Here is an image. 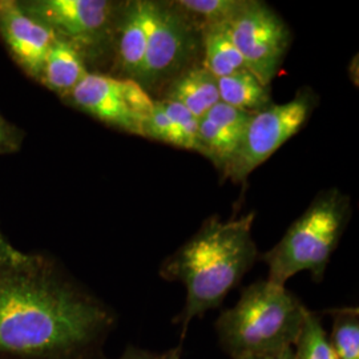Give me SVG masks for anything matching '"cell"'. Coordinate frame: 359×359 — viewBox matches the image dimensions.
I'll return each mask as SVG.
<instances>
[{
  "mask_svg": "<svg viewBox=\"0 0 359 359\" xmlns=\"http://www.w3.org/2000/svg\"><path fill=\"white\" fill-rule=\"evenodd\" d=\"M117 316L41 255L0 266V359H108Z\"/></svg>",
  "mask_w": 359,
  "mask_h": 359,
  "instance_id": "6da1fadb",
  "label": "cell"
},
{
  "mask_svg": "<svg viewBox=\"0 0 359 359\" xmlns=\"http://www.w3.org/2000/svg\"><path fill=\"white\" fill-rule=\"evenodd\" d=\"M253 221L255 212L226 221L208 218L193 237L163 261L161 278L181 283L187 289L185 305L173 320L181 326V342L191 322L219 308L256 264Z\"/></svg>",
  "mask_w": 359,
  "mask_h": 359,
  "instance_id": "7a4b0ae2",
  "label": "cell"
},
{
  "mask_svg": "<svg viewBox=\"0 0 359 359\" xmlns=\"http://www.w3.org/2000/svg\"><path fill=\"white\" fill-rule=\"evenodd\" d=\"M308 308L285 286L259 280L215 323L218 342L231 359L255 358L293 348Z\"/></svg>",
  "mask_w": 359,
  "mask_h": 359,
  "instance_id": "3957f363",
  "label": "cell"
},
{
  "mask_svg": "<svg viewBox=\"0 0 359 359\" xmlns=\"http://www.w3.org/2000/svg\"><path fill=\"white\" fill-rule=\"evenodd\" d=\"M350 216L348 196L338 189L320 193L283 238L261 257L269 269L268 281L285 286L295 274L310 271L313 280L321 283Z\"/></svg>",
  "mask_w": 359,
  "mask_h": 359,
  "instance_id": "277c9868",
  "label": "cell"
},
{
  "mask_svg": "<svg viewBox=\"0 0 359 359\" xmlns=\"http://www.w3.org/2000/svg\"><path fill=\"white\" fill-rule=\"evenodd\" d=\"M316 104L317 99L313 90H299L290 102L271 104L253 114L238 151L222 172L224 177L231 179L234 184L245 182L255 169L269 160L305 126Z\"/></svg>",
  "mask_w": 359,
  "mask_h": 359,
  "instance_id": "5b68a950",
  "label": "cell"
},
{
  "mask_svg": "<svg viewBox=\"0 0 359 359\" xmlns=\"http://www.w3.org/2000/svg\"><path fill=\"white\" fill-rule=\"evenodd\" d=\"M201 44V32L173 1H152L149 38L139 84L144 90L169 83L187 68Z\"/></svg>",
  "mask_w": 359,
  "mask_h": 359,
  "instance_id": "8992f818",
  "label": "cell"
},
{
  "mask_svg": "<svg viewBox=\"0 0 359 359\" xmlns=\"http://www.w3.org/2000/svg\"><path fill=\"white\" fill-rule=\"evenodd\" d=\"M67 100L105 124L137 136H144V124L154 104L133 80L90 72Z\"/></svg>",
  "mask_w": 359,
  "mask_h": 359,
  "instance_id": "52a82bcc",
  "label": "cell"
},
{
  "mask_svg": "<svg viewBox=\"0 0 359 359\" xmlns=\"http://www.w3.org/2000/svg\"><path fill=\"white\" fill-rule=\"evenodd\" d=\"M229 29L246 69L270 87L292 40L290 29L283 18L268 4L248 0L229 23Z\"/></svg>",
  "mask_w": 359,
  "mask_h": 359,
  "instance_id": "ba28073f",
  "label": "cell"
},
{
  "mask_svg": "<svg viewBox=\"0 0 359 359\" xmlns=\"http://www.w3.org/2000/svg\"><path fill=\"white\" fill-rule=\"evenodd\" d=\"M20 4L80 53L83 47H92L109 35L121 10L120 4L107 0H35Z\"/></svg>",
  "mask_w": 359,
  "mask_h": 359,
  "instance_id": "9c48e42d",
  "label": "cell"
},
{
  "mask_svg": "<svg viewBox=\"0 0 359 359\" xmlns=\"http://www.w3.org/2000/svg\"><path fill=\"white\" fill-rule=\"evenodd\" d=\"M0 35L16 63L28 76L39 80L56 34L27 13L19 1L0 0Z\"/></svg>",
  "mask_w": 359,
  "mask_h": 359,
  "instance_id": "30bf717a",
  "label": "cell"
},
{
  "mask_svg": "<svg viewBox=\"0 0 359 359\" xmlns=\"http://www.w3.org/2000/svg\"><path fill=\"white\" fill-rule=\"evenodd\" d=\"M152 0H135L121 6L116 23V59L124 79L139 83L149 38Z\"/></svg>",
  "mask_w": 359,
  "mask_h": 359,
  "instance_id": "8fae6325",
  "label": "cell"
},
{
  "mask_svg": "<svg viewBox=\"0 0 359 359\" xmlns=\"http://www.w3.org/2000/svg\"><path fill=\"white\" fill-rule=\"evenodd\" d=\"M164 99L203 118L219 102L217 77L205 65H193L168 83Z\"/></svg>",
  "mask_w": 359,
  "mask_h": 359,
  "instance_id": "7c38bea8",
  "label": "cell"
},
{
  "mask_svg": "<svg viewBox=\"0 0 359 359\" xmlns=\"http://www.w3.org/2000/svg\"><path fill=\"white\" fill-rule=\"evenodd\" d=\"M87 74L80 51L71 43L57 38L47 53L39 81L60 97L68 99Z\"/></svg>",
  "mask_w": 359,
  "mask_h": 359,
  "instance_id": "4fadbf2b",
  "label": "cell"
},
{
  "mask_svg": "<svg viewBox=\"0 0 359 359\" xmlns=\"http://www.w3.org/2000/svg\"><path fill=\"white\" fill-rule=\"evenodd\" d=\"M217 84L219 102L245 112L256 114L273 104L269 86L248 69L217 79Z\"/></svg>",
  "mask_w": 359,
  "mask_h": 359,
  "instance_id": "5bb4252c",
  "label": "cell"
},
{
  "mask_svg": "<svg viewBox=\"0 0 359 359\" xmlns=\"http://www.w3.org/2000/svg\"><path fill=\"white\" fill-rule=\"evenodd\" d=\"M201 46L205 56L204 65L217 79L246 69L243 55L231 38L229 25L203 29Z\"/></svg>",
  "mask_w": 359,
  "mask_h": 359,
  "instance_id": "9a60e30c",
  "label": "cell"
},
{
  "mask_svg": "<svg viewBox=\"0 0 359 359\" xmlns=\"http://www.w3.org/2000/svg\"><path fill=\"white\" fill-rule=\"evenodd\" d=\"M248 0H177L173 4L201 32L208 27L229 25Z\"/></svg>",
  "mask_w": 359,
  "mask_h": 359,
  "instance_id": "2e32d148",
  "label": "cell"
},
{
  "mask_svg": "<svg viewBox=\"0 0 359 359\" xmlns=\"http://www.w3.org/2000/svg\"><path fill=\"white\" fill-rule=\"evenodd\" d=\"M197 140L198 154L208 157L215 167L224 172L238 151L243 137L203 117L200 118Z\"/></svg>",
  "mask_w": 359,
  "mask_h": 359,
  "instance_id": "e0dca14e",
  "label": "cell"
},
{
  "mask_svg": "<svg viewBox=\"0 0 359 359\" xmlns=\"http://www.w3.org/2000/svg\"><path fill=\"white\" fill-rule=\"evenodd\" d=\"M293 354L294 359H338L322 326L321 316L309 309L293 346Z\"/></svg>",
  "mask_w": 359,
  "mask_h": 359,
  "instance_id": "ac0fdd59",
  "label": "cell"
},
{
  "mask_svg": "<svg viewBox=\"0 0 359 359\" xmlns=\"http://www.w3.org/2000/svg\"><path fill=\"white\" fill-rule=\"evenodd\" d=\"M333 317V330L329 337L338 359H359L358 308L329 310Z\"/></svg>",
  "mask_w": 359,
  "mask_h": 359,
  "instance_id": "d6986e66",
  "label": "cell"
},
{
  "mask_svg": "<svg viewBox=\"0 0 359 359\" xmlns=\"http://www.w3.org/2000/svg\"><path fill=\"white\" fill-rule=\"evenodd\" d=\"M144 137L185 149L179 128L168 116L160 100H154V108L144 124Z\"/></svg>",
  "mask_w": 359,
  "mask_h": 359,
  "instance_id": "ffe728a7",
  "label": "cell"
},
{
  "mask_svg": "<svg viewBox=\"0 0 359 359\" xmlns=\"http://www.w3.org/2000/svg\"><path fill=\"white\" fill-rule=\"evenodd\" d=\"M161 105L164 107L168 116L172 118V121L176 124L179 128L180 133L184 139L185 149L194 151L198 154V126H200V118L193 116L185 107L176 102H170L161 99L160 100Z\"/></svg>",
  "mask_w": 359,
  "mask_h": 359,
  "instance_id": "44dd1931",
  "label": "cell"
},
{
  "mask_svg": "<svg viewBox=\"0 0 359 359\" xmlns=\"http://www.w3.org/2000/svg\"><path fill=\"white\" fill-rule=\"evenodd\" d=\"M253 114L245 112L241 109H237L228 104L218 102L204 117L213 121L219 127H222L231 133H236L238 136H244L245 129L248 127V123L250 121V117Z\"/></svg>",
  "mask_w": 359,
  "mask_h": 359,
  "instance_id": "7402d4cb",
  "label": "cell"
},
{
  "mask_svg": "<svg viewBox=\"0 0 359 359\" xmlns=\"http://www.w3.org/2000/svg\"><path fill=\"white\" fill-rule=\"evenodd\" d=\"M36 255H29L15 248L0 231V266H19L29 264Z\"/></svg>",
  "mask_w": 359,
  "mask_h": 359,
  "instance_id": "603a6c76",
  "label": "cell"
},
{
  "mask_svg": "<svg viewBox=\"0 0 359 359\" xmlns=\"http://www.w3.org/2000/svg\"><path fill=\"white\" fill-rule=\"evenodd\" d=\"M22 132L0 115V154L18 152L22 147Z\"/></svg>",
  "mask_w": 359,
  "mask_h": 359,
  "instance_id": "cb8c5ba5",
  "label": "cell"
},
{
  "mask_svg": "<svg viewBox=\"0 0 359 359\" xmlns=\"http://www.w3.org/2000/svg\"><path fill=\"white\" fill-rule=\"evenodd\" d=\"M182 355V346L180 344L177 347H172L164 353H154L145 350L142 347L129 346L126 347L123 354L116 359H181Z\"/></svg>",
  "mask_w": 359,
  "mask_h": 359,
  "instance_id": "d4e9b609",
  "label": "cell"
},
{
  "mask_svg": "<svg viewBox=\"0 0 359 359\" xmlns=\"http://www.w3.org/2000/svg\"><path fill=\"white\" fill-rule=\"evenodd\" d=\"M248 359H294V354H293V348H285V350L277 351V353H271V354H266V355Z\"/></svg>",
  "mask_w": 359,
  "mask_h": 359,
  "instance_id": "484cf974",
  "label": "cell"
}]
</instances>
